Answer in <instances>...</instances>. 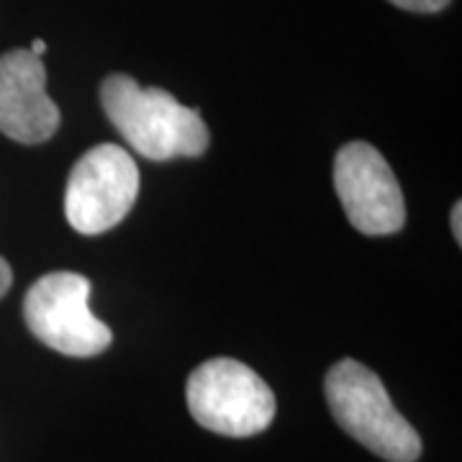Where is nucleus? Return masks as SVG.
<instances>
[{"mask_svg":"<svg viewBox=\"0 0 462 462\" xmlns=\"http://www.w3.org/2000/svg\"><path fill=\"white\" fill-rule=\"evenodd\" d=\"M11 282H14V273H11V264L0 257V298L11 291Z\"/></svg>","mask_w":462,"mask_h":462,"instance_id":"1a4fd4ad","label":"nucleus"},{"mask_svg":"<svg viewBox=\"0 0 462 462\" xmlns=\"http://www.w3.org/2000/svg\"><path fill=\"white\" fill-rule=\"evenodd\" d=\"M324 393L331 416L360 445L388 462H416L421 437L396 411L383 380L357 360H339L329 367Z\"/></svg>","mask_w":462,"mask_h":462,"instance_id":"f03ea898","label":"nucleus"},{"mask_svg":"<svg viewBox=\"0 0 462 462\" xmlns=\"http://www.w3.org/2000/svg\"><path fill=\"white\" fill-rule=\"evenodd\" d=\"M139 196V167L124 147L98 144L75 162L65 190L69 226L96 236L121 224Z\"/></svg>","mask_w":462,"mask_h":462,"instance_id":"39448f33","label":"nucleus"},{"mask_svg":"<svg viewBox=\"0 0 462 462\" xmlns=\"http://www.w3.org/2000/svg\"><path fill=\"white\" fill-rule=\"evenodd\" d=\"M388 3H393L403 11H411V14H439L452 0H388Z\"/></svg>","mask_w":462,"mask_h":462,"instance_id":"6e6552de","label":"nucleus"},{"mask_svg":"<svg viewBox=\"0 0 462 462\" xmlns=\"http://www.w3.org/2000/svg\"><path fill=\"white\" fill-rule=\"evenodd\" d=\"M460 214H462V203H455V208H452V231H455V239L462 242V226H460Z\"/></svg>","mask_w":462,"mask_h":462,"instance_id":"9d476101","label":"nucleus"},{"mask_svg":"<svg viewBox=\"0 0 462 462\" xmlns=\"http://www.w3.org/2000/svg\"><path fill=\"white\" fill-rule=\"evenodd\" d=\"M100 106L124 142L152 162L200 157L208 149L199 108L182 106L162 88H142L132 75H108L100 83Z\"/></svg>","mask_w":462,"mask_h":462,"instance_id":"f257e3e1","label":"nucleus"},{"mask_svg":"<svg viewBox=\"0 0 462 462\" xmlns=\"http://www.w3.org/2000/svg\"><path fill=\"white\" fill-rule=\"evenodd\" d=\"M90 281L78 273H50L33 282L23 298V321L33 337L67 357H96L114 334L93 316Z\"/></svg>","mask_w":462,"mask_h":462,"instance_id":"20e7f679","label":"nucleus"},{"mask_svg":"<svg viewBox=\"0 0 462 462\" xmlns=\"http://www.w3.org/2000/svg\"><path fill=\"white\" fill-rule=\"evenodd\" d=\"M32 54H36V57H42L44 51H47V42H42V39H33V44H32Z\"/></svg>","mask_w":462,"mask_h":462,"instance_id":"9b49d317","label":"nucleus"},{"mask_svg":"<svg viewBox=\"0 0 462 462\" xmlns=\"http://www.w3.org/2000/svg\"><path fill=\"white\" fill-rule=\"evenodd\" d=\"M193 419L224 437H254L275 419V393L252 367L231 357L199 365L185 385Z\"/></svg>","mask_w":462,"mask_h":462,"instance_id":"7ed1b4c3","label":"nucleus"},{"mask_svg":"<svg viewBox=\"0 0 462 462\" xmlns=\"http://www.w3.org/2000/svg\"><path fill=\"white\" fill-rule=\"evenodd\" d=\"M334 190L349 224L367 236L396 234L406 224L403 190L385 157L367 142H346L334 157Z\"/></svg>","mask_w":462,"mask_h":462,"instance_id":"423d86ee","label":"nucleus"},{"mask_svg":"<svg viewBox=\"0 0 462 462\" xmlns=\"http://www.w3.org/2000/svg\"><path fill=\"white\" fill-rule=\"evenodd\" d=\"M60 108L47 96V69L29 50L0 57V134L21 144L50 142L60 129Z\"/></svg>","mask_w":462,"mask_h":462,"instance_id":"0eeeda50","label":"nucleus"}]
</instances>
